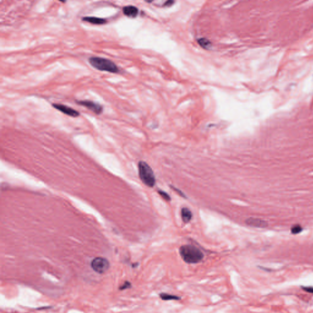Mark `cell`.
<instances>
[{"label":"cell","instance_id":"16","mask_svg":"<svg viewBox=\"0 0 313 313\" xmlns=\"http://www.w3.org/2000/svg\"><path fill=\"white\" fill-rule=\"evenodd\" d=\"M302 287L303 290L307 292L313 294V287H311V286H302Z\"/></svg>","mask_w":313,"mask_h":313},{"label":"cell","instance_id":"10","mask_svg":"<svg viewBox=\"0 0 313 313\" xmlns=\"http://www.w3.org/2000/svg\"><path fill=\"white\" fill-rule=\"evenodd\" d=\"M193 215L192 211L187 207H184L181 210V217L185 223H189L192 218Z\"/></svg>","mask_w":313,"mask_h":313},{"label":"cell","instance_id":"3","mask_svg":"<svg viewBox=\"0 0 313 313\" xmlns=\"http://www.w3.org/2000/svg\"><path fill=\"white\" fill-rule=\"evenodd\" d=\"M139 176L144 184L152 188L156 182L154 173L151 167L146 162L140 161L138 163Z\"/></svg>","mask_w":313,"mask_h":313},{"label":"cell","instance_id":"6","mask_svg":"<svg viewBox=\"0 0 313 313\" xmlns=\"http://www.w3.org/2000/svg\"><path fill=\"white\" fill-rule=\"evenodd\" d=\"M52 106L58 110L62 112L65 115L73 117H77L80 116V113L75 110V109L72 108L71 107H67L65 105L60 104V103H53Z\"/></svg>","mask_w":313,"mask_h":313},{"label":"cell","instance_id":"4","mask_svg":"<svg viewBox=\"0 0 313 313\" xmlns=\"http://www.w3.org/2000/svg\"><path fill=\"white\" fill-rule=\"evenodd\" d=\"M109 261L102 257L94 258L91 262V267L97 273L103 274L107 272L109 268Z\"/></svg>","mask_w":313,"mask_h":313},{"label":"cell","instance_id":"1","mask_svg":"<svg viewBox=\"0 0 313 313\" xmlns=\"http://www.w3.org/2000/svg\"><path fill=\"white\" fill-rule=\"evenodd\" d=\"M179 254L184 262L187 264H198L203 259L204 254L196 247L192 245H184L179 248Z\"/></svg>","mask_w":313,"mask_h":313},{"label":"cell","instance_id":"9","mask_svg":"<svg viewBox=\"0 0 313 313\" xmlns=\"http://www.w3.org/2000/svg\"><path fill=\"white\" fill-rule=\"evenodd\" d=\"M82 20L93 25H104L107 23L106 19L95 17H84L82 18Z\"/></svg>","mask_w":313,"mask_h":313},{"label":"cell","instance_id":"14","mask_svg":"<svg viewBox=\"0 0 313 313\" xmlns=\"http://www.w3.org/2000/svg\"><path fill=\"white\" fill-rule=\"evenodd\" d=\"M131 287H132V284H131V283L129 281H126L124 282V283L123 284L119 287V290H125V289H127L130 288Z\"/></svg>","mask_w":313,"mask_h":313},{"label":"cell","instance_id":"13","mask_svg":"<svg viewBox=\"0 0 313 313\" xmlns=\"http://www.w3.org/2000/svg\"><path fill=\"white\" fill-rule=\"evenodd\" d=\"M158 194H160V195L161 196V197L163 199H164V200L165 201H171V197L166 192L163 191V190H158Z\"/></svg>","mask_w":313,"mask_h":313},{"label":"cell","instance_id":"11","mask_svg":"<svg viewBox=\"0 0 313 313\" xmlns=\"http://www.w3.org/2000/svg\"><path fill=\"white\" fill-rule=\"evenodd\" d=\"M159 296L160 298L163 300H164V301H168V300L169 301H170V300H180L181 299L180 297H178L177 295H171L164 292L160 293L159 294Z\"/></svg>","mask_w":313,"mask_h":313},{"label":"cell","instance_id":"12","mask_svg":"<svg viewBox=\"0 0 313 313\" xmlns=\"http://www.w3.org/2000/svg\"><path fill=\"white\" fill-rule=\"evenodd\" d=\"M290 231L292 234H297L303 231V227L300 225H295L291 227Z\"/></svg>","mask_w":313,"mask_h":313},{"label":"cell","instance_id":"8","mask_svg":"<svg viewBox=\"0 0 313 313\" xmlns=\"http://www.w3.org/2000/svg\"><path fill=\"white\" fill-rule=\"evenodd\" d=\"M122 11H123L124 14L129 17L134 18L137 17L138 14V8L133 6H125L122 9Z\"/></svg>","mask_w":313,"mask_h":313},{"label":"cell","instance_id":"2","mask_svg":"<svg viewBox=\"0 0 313 313\" xmlns=\"http://www.w3.org/2000/svg\"><path fill=\"white\" fill-rule=\"evenodd\" d=\"M89 62L91 66L95 69L109 73L116 74L119 72V69L113 61L107 58L92 56L89 58Z\"/></svg>","mask_w":313,"mask_h":313},{"label":"cell","instance_id":"7","mask_svg":"<svg viewBox=\"0 0 313 313\" xmlns=\"http://www.w3.org/2000/svg\"><path fill=\"white\" fill-rule=\"evenodd\" d=\"M247 225L253 227L265 228L268 226V223L263 219L256 218H249L245 221Z\"/></svg>","mask_w":313,"mask_h":313},{"label":"cell","instance_id":"15","mask_svg":"<svg viewBox=\"0 0 313 313\" xmlns=\"http://www.w3.org/2000/svg\"><path fill=\"white\" fill-rule=\"evenodd\" d=\"M199 42H200V45H201L202 46H204V47L207 46L210 44L209 41L205 39H201L200 40H199Z\"/></svg>","mask_w":313,"mask_h":313},{"label":"cell","instance_id":"5","mask_svg":"<svg viewBox=\"0 0 313 313\" xmlns=\"http://www.w3.org/2000/svg\"><path fill=\"white\" fill-rule=\"evenodd\" d=\"M76 102L78 105L87 108L90 110L94 112L96 115H100L103 111V107L98 103L91 100H77Z\"/></svg>","mask_w":313,"mask_h":313},{"label":"cell","instance_id":"17","mask_svg":"<svg viewBox=\"0 0 313 313\" xmlns=\"http://www.w3.org/2000/svg\"><path fill=\"white\" fill-rule=\"evenodd\" d=\"M171 187L172 188V189L173 190H174V191H175L176 192H177V194H179L180 196L183 197V198H186V196H185V195L184 194V193L183 192H182L180 190H179L178 188H176L174 187H172V186H171Z\"/></svg>","mask_w":313,"mask_h":313}]
</instances>
